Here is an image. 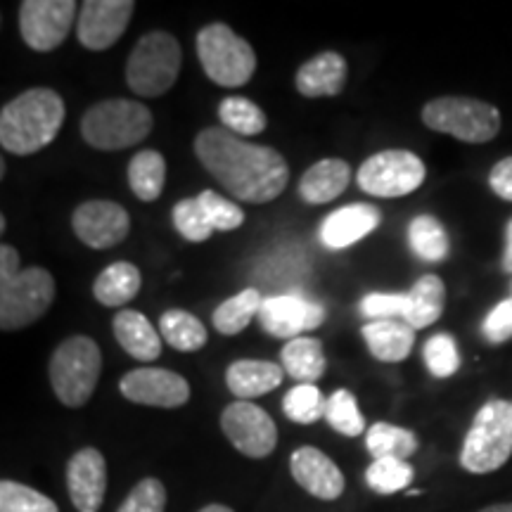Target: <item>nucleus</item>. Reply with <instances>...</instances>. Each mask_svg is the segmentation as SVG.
Returning <instances> with one entry per match:
<instances>
[{"label": "nucleus", "instance_id": "16", "mask_svg": "<svg viewBox=\"0 0 512 512\" xmlns=\"http://www.w3.org/2000/svg\"><path fill=\"white\" fill-rule=\"evenodd\" d=\"M256 318L271 337L297 339L302 332L316 330L325 323V309L299 294H278L264 299Z\"/></svg>", "mask_w": 512, "mask_h": 512}, {"label": "nucleus", "instance_id": "33", "mask_svg": "<svg viewBox=\"0 0 512 512\" xmlns=\"http://www.w3.org/2000/svg\"><path fill=\"white\" fill-rule=\"evenodd\" d=\"M408 245H411L413 254L422 261L446 259L448 249H451L446 228L430 214L415 216L411 221V226H408Z\"/></svg>", "mask_w": 512, "mask_h": 512}, {"label": "nucleus", "instance_id": "37", "mask_svg": "<svg viewBox=\"0 0 512 512\" xmlns=\"http://www.w3.org/2000/svg\"><path fill=\"white\" fill-rule=\"evenodd\" d=\"M0 512H60L53 498L27 484L3 479L0 482Z\"/></svg>", "mask_w": 512, "mask_h": 512}, {"label": "nucleus", "instance_id": "11", "mask_svg": "<svg viewBox=\"0 0 512 512\" xmlns=\"http://www.w3.org/2000/svg\"><path fill=\"white\" fill-rule=\"evenodd\" d=\"M79 5L74 0H24L19 5V31L36 53H50L67 41Z\"/></svg>", "mask_w": 512, "mask_h": 512}, {"label": "nucleus", "instance_id": "39", "mask_svg": "<svg viewBox=\"0 0 512 512\" xmlns=\"http://www.w3.org/2000/svg\"><path fill=\"white\" fill-rule=\"evenodd\" d=\"M197 202H200L204 216H207V221L214 230H223V233H226V230H238L242 223H245V211H242L235 202L221 197L219 192L204 190L200 192V197H197Z\"/></svg>", "mask_w": 512, "mask_h": 512}, {"label": "nucleus", "instance_id": "1", "mask_svg": "<svg viewBox=\"0 0 512 512\" xmlns=\"http://www.w3.org/2000/svg\"><path fill=\"white\" fill-rule=\"evenodd\" d=\"M195 155L230 195L249 204L275 200L290 181V166L280 152L247 143L223 126L204 128L195 138Z\"/></svg>", "mask_w": 512, "mask_h": 512}, {"label": "nucleus", "instance_id": "48", "mask_svg": "<svg viewBox=\"0 0 512 512\" xmlns=\"http://www.w3.org/2000/svg\"><path fill=\"white\" fill-rule=\"evenodd\" d=\"M422 491L420 489H408V496H420Z\"/></svg>", "mask_w": 512, "mask_h": 512}, {"label": "nucleus", "instance_id": "20", "mask_svg": "<svg viewBox=\"0 0 512 512\" xmlns=\"http://www.w3.org/2000/svg\"><path fill=\"white\" fill-rule=\"evenodd\" d=\"M347 60L335 50H325L299 67L294 86L304 98H335L347 86Z\"/></svg>", "mask_w": 512, "mask_h": 512}, {"label": "nucleus", "instance_id": "27", "mask_svg": "<svg viewBox=\"0 0 512 512\" xmlns=\"http://www.w3.org/2000/svg\"><path fill=\"white\" fill-rule=\"evenodd\" d=\"M408 302H411V306H408L406 323L413 330L430 328V325L437 323L446 306V287L439 275H422L408 292Z\"/></svg>", "mask_w": 512, "mask_h": 512}, {"label": "nucleus", "instance_id": "43", "mask_svg": "<svg viewBox=\"0 0 512 512\" xmlns=\"http://www.w3.org/2000/svg\"><path fill=\"white\" fill-rule=\"evenodd\" d=\"M482 332L489 344H503L512 339V299H503L486 316Z\"/></svg>", "mask_w": 512, "mask_h": 512}, {"label": "nucleus", "instance_id": "22", "mask_svg": "<svg viewBox=\"0 0 512 512\" xmlns=\"http://www.w3.org/2000/svg\"><path fill=\"white\" fill-rule=\"evenodd\" d=\"M283 377V366L271 361H254V358H240L226 370V384L230 394L238 396V401H252L256 396L273 392L283 384Z\"/></svg>", "mask_w": 512, "mask_h": 512}, {"label": "nucleus", "instance_id": "29", "mask_svg": "<svg viewBox=\"0 0 512 512\" xmlns=\"http://www.w3.org/2000/svg\"><path fill=\"white\" fill-rule=\"evenodd\" d=\"M159 332H162L164 342L183 354L190 351H200L207 344V328L197 316L183 309H169L159 318Z\"/></svg>", "mask_w": 512, "mask_h": 512}, {"label": "nucleus", "instance_id": "25", "mask_svg": "<svg viewBox=\"0 0 512 512\" xmlns=\"http://www.w3.org/2000/svg\"><path fill=\"white\" fill-rule=\"evenodd\" d=\"M280 361L287 375H292L299 384H316L328 368L323 342L316 337L290 339L280 351Z\"/></svg>", "mask_w": 512, "mask_h": 512}, {"label": "nucleus", "instance_id": "9", "mask_svg": "<svg viewBox=\"0 0 512 512\" xmlns=\"http://www.w3.org/2000/svg\"><path fill=\"white\" fill-rule=\"evenodd\" d=\"M197 57L216 86L238 88L256 72V53L228 24H207L197 34Z\"/></svg>", "mask_w": 512, "mask_h": 512}, {"label": "nucleus", "instance_id": "34", "mask_svg": "<svg viewBox=\"0 0 512 512\" xmlns=\"http://www.w3.org/2000/svg\"><path fill=\"white\" fill-rule=\"evenodd\" d=\"M413 477H415L413 465L408 463V460H399V458L373 460L366 470V484L380 496L406 491L408 486L413 484Z\"/></svg>", "mask_w": 512, "mask_h": 512}, {"label": "nucleus", "instance_id": "21", "mask_svg": "<svg viewBox=\"0 0 512 512\" xmlns=\"http://www.w3.org/2000/svg\"><path fill=\"white\" fill-rule=\"evenodd\" d=\"M114 337L128 356L140 363H152L162 356V335L140 311L124 309L114 316Z\"/></svg>", "mask_w": 512, "mask_h": 512}, {"label": "nucleus", "instance_id": "10", "mask_svg": "<svg viewBox=\"0 0 512 512\" xmlns=\"http://www.w3.org/2000/svg\"><path fill=\"white\" fill-rule=\"evenodd\" d=\"M427 169L418 155L408 150H382L368 157L356 174V183L370 197L411 195L425 183Z\"/></svg>", "mask_w": 512, "mask_h": 512}, {"label": "nucleus", "instance_id": "36", "mask_svg": "<svg viewBox=\"0 0 512 512\" xmlns=\"http://www.w3.org/2000/svg\"><path fill=\"white\" fill-rule=\"evenodd\" d=\"M325 420L332 430L344 434V437H358L366 430V418H363L361 408H358L356 396L349 389H337L328 399V411Z\"/></svg>", "mask_w": 512, "mask_h": 512}, {"label": "nucleus", "instance_id": "31", "mask_svg": "<svg viewBox=\"0 0 512 512\" xmlns=\"http://www.w3.org/2000/svg\"><path fill=\"white\" fill-rule=\"evenodd\" d=\"M261 304H264V299H261L259 290L247 287V290L235 294V297L226 299V302L214 311V316H211V320H214V328L219 330L221 335H228V337L240 335V332L252 323L254 316H259Z\"/></svg>", "mask_w": 512, "mask_h": 512}, {"label": "nucleus", "instance_id": "41", "mask_svg": "<svg viewBox=\"0 0 512 512\" xmlns=\"http://www.w3.org/2000/svg\"><path fill=\"white\" fill-rule=\"evenodd\" d=\"M408 306H411V302H408V292H373L368 294V297H363L358 311H361V316H366L368 320H406Z\"/></svg>", "mask_w": 512, "mask_h": 512}, {"label": "nucleus", "instance_id": "6", "mask_svg": "<svg viewBox=\"0 0 512 512\" xmlns=\"http://www.w3.org/2000/svg\"><path fill=\"white\" fill-rule=\"evenodd\" d=\"M102 373V354L98 342L86 335L64 339L50 358V384L60 403L81 408L91 399Z\"/></svg>", "mask_w": 512, "mask_h": 512}, {"label": "nucleus", "instance_id": "42", "mask_svg": "<svg viewBox=\"0 0 512 512\" xmlns=\"http://www.w3.org/2000/svg\"><path fill=\"white\" fill-rule=\"evenodd\" d=\"M166 510V489L155 477L140 479L133 486L126 501L119 505L117 512H164Z\"/></svg>", "mask_w": 512, "mask_h": 512}, {"label": "nucleus", "instance_id": "19", "mask_svg": "<svg viewBox=\"0 0 512 512\" xmlns=\"http://www.w3.org/2000/svg\"><path fill=\"white\" fill-rule=\"evenodd\" d=\"M380 221V209L373 204H347L320 223V242L330 249H347L373 233Z\"/></svg>", "mask_w": 512, "mask_h": 512}, {"label": "nucleus", "instance_id": "28", "mask_svg": "<svg viewBox=\"0 0 512 512\" xmlns=\"http://www.w3.org/2000/svg\"><path fill=\"white\" fill-rule=\"evenodd\" d=\"M166 183V159L157 150H140L128 162V185L143 202H155Z\"/></svg>", "mask_w": 512, "mask_h": 512}, {"label": "nucleus", "instance_id": "44", "mask_svg": "<svg viewBox=\"0 0 512 512\" xmlns=\"http://www.w3.org/2000/svg\"><path fill=\"white\" fill-rule=\"evenodd\" d=\"M489 185L498 197L505 202H512V157H505L496 162L489 174Z\"/></svg>", "mask_w": 512, "mask_h": 512}, {"label": "nucleus", "instance_id": "3", "mask_svg": "<svg viewBox=\"0 0 512 512\" xmlns=\"http://www.w3.org/2000/svg\"><path fill=\"white\" fill-rule=\"evenodd\" d=\"M55 299V280L46 268H19V252L0 247V328L15 332L36 323Z\"/></svg>", "mask_w": 512, "mask_h": 512}, {"label": "nucleus", "instance_id": "8", "mask_svg": "<svg viewBox=\"0 0 512 512\" xmlns=\"http://www.w3.org/2000/svg\"><path fill=\"white\" fill-rule=\"evenodd\" d=\"M422 124L460 143H489L501 133V112L491 102L463 95H446L422 107Z\"/></svg>", "mask_w": 512, "mask_h": 512}, {"label": "nucleus", "instance_id": "40", "mask_svg": "<svg viewBox=\"0 0 512 512\" xmlns=\"http://www.w3.org/2000/svg\"><path fill=\"white\" fill-rule=\"evenodd\" d=\"M174 228L190 242H207L214 233L211 223L204 216V211L197 202V197H188V200L176 202L174 207Z\"/></svg>", "mask_w": 512, "mask_h": 512}, {"label": "nucleus", "instance_id": "32", "mask_svg": "<svg viewBox=\"0 0 512 512\" xmlns=\"http://www.w3.org/2000/svg\"><path fill=\"white\" fill-rule=\"evenodd\" d=\"M219 119L223 128L240 138H252L266 131V114L256 102L249 98H240V95H228L219 105Z\"/></svg>", "mask_w": 512, "mask_h": 512}, {"label": "nucleus", "instance_id": "14", "mask_svg": "<svg viewBox=\"0 0 512 512\" xmlns=\"http://www.w3.org/2000/svg\"><path fill=\"white\" fill-rule=\"evenodd\" d=\"M133 10H136V3L131 0H88L83 3L79 22H76L79 43L95 53L112 48L124 36Z\"/></svg>", "mask_w": 512, "mask_h": 512}, {"label": "nucleus", "instance_id": "5", "mask_svg": "<svg viewBox=\"0 0 512 512\" xmlns=\"http://www.w3.org/2000/svg\"><path fill=\"white\" fill-rule=\"evenodd\" d=\"M155 119L143 102L112 98L93 105L81 119V136L95 150H124L150 136Z\"/></svg>", "mask_w": 512, "mask_h": 512}, {"label": "nucleus", "instance_id": "12", "mask_svg": "<svg viewBox=\"0 0 512 512\" xmlns=\"http://www.w3.org/2000/svg\"><path fill=\"white\" fill-rule=\"evenodd\" d=\"M221 430L242 456L266 458L278 444V427L264 408L252 401H235L221 415Z\"/></svg>", "mask_w": 512, "mask_h": 512}, {"label": "nucleus", "instance_id": "49", "mask_svg": "<svg viewBox=\"0 0 512 512\" xmlns=\"http://www.w3.org/2000/svg\"><path fill=\"white\" fill-rule=\"evenodd\" d=\"M510 299H512V297H510Z\"/></svg>", "mask_w": 512, "mask_h": 512}, {"label": "nucleus", "instance_id": "17", "mask_svg": "<svg viewBox=\"0 0 512 512\" xmlns=\"http://www.w3.org/2000/svg\"><path fill=\"white\" fill-rule=\"evenodd\" d=\"M67 489L79 512H100L107 491V463L98 448L86 446L67 463Z\"/></svg>", "mask_w": 512, "mask_h": 512}, {"label": "nucleus", "instance_id": "26", "mask_svg": "<svg viewBox=\"0 0 512 512\" xmlns=\"http://www.w3.org/2000/svg\"><path fill=\"white\" fill-rule=\"evenodd\" d=\"M140 285H143V275H140L138 266L128 264V261H114L95 278L93 294L102 306L119 309V306L136 299Z\"/></svg>", "mask_w": 512, "mask_h": 512}, {"label": "nucleus", "instance_id": "46", "mask_svg": "<svg viewBox=\"0 0 512 512\" xmlns=\"http://www.w3.org/2000/svg\"><path fill=\"white\" fill-rule=\"evenodd\" d=\"M479 512H512V503H496V505H489V508H484Z\"/></svg>", "mask_w": 512, "mask_h": 512}, {"label": "nucleus", "instance_id": "24", "mask_svg": "<svg viewBox=\"0 0 512 512\" xmlns=\"http://www.w3.org/2000/svg\"><path fill=\"white\" fill-rule=\"evenodd\" d=\"M351 181V166L344 159H320L299 181V197L306 204H325L347 190Z\"/></svg>", "mask_w": 512, "mask_h": 512}, {"label": "nucleus", "instance_id": "30", "mask_svg": "<svg viewBox=\"0 0 512 512\" xmlns=\"http://www.w3.org/2000/svg\"><path fill=\"white\" fill-rule=\"evenodd\" d=\"M366 448L373 460H408L418 451V437L411 430H406V427L389 425V422H375L366 432Z\"/></svg>", "mask_w": 512, "mask_h": 512}, {"label": "nucleus", "instance_id": "45", "mask_svg": "<svg viewBox=\"0 0 512 512\" xmlns=\"http://www.w3.org/2000/svg\"><path fill=\"white\" fill-rule=\"evenodd\" d=\"M503 271L512 273V219L505 228V252H503Z\"/></svg>", "mask_w": 512, "mask_h": 512}, {"label": "nucleus", "instance_id": "18", "mask_svg": "<svg viewBox=\"0 0 512 512\" xmlns=\"http://www.w3.org/2000/svg\"><path fill=\"white\" fill-rule=\"evenodd\" d=\"M290 472L294 482L320 501H337L347 486L342 470L332 463V458L313 446H302L292 453Z\"/></svg>", "mask_w": 512, "mask_h": 512}, {"label": "nucleus", "instance_id": "35", "mask_svg": "<svg viewBox=\"0 0 512 512\" xmlns=\"http://www.w3.org/2000/svg\"><path fill=\"white\" fill-rule=\"evenodd\" d=\"M283 411L297 425H313V422L325 418L328 399H325L316 384H297V387H292L285 394Z\"/></svg>", "mask_w": 512, "mask_h": 512}, {"label": "nucleus", "instance_id": "13", "mask_svg": "<svg viewBox=\"0 0 512 512\" xmlns=\"http://www.w3.org/2000/svg\"><path fill=\"white\" fill-rule=\"evenodd\" d=\"M72 230L91 249H112L128 238L131 219L117 202L91 200L74 209Z\"/></svg>", "mask_w": 512, "mask_h": 512}, {"label": "nucleus", "instance_id": "23", "mask_svg": "<svg viewBox=\"0 0 512 512\" xmlns=\"http://www.w3.org/2000/svg\"><path fill=\"white\" fill-rule=\"evenodd\" d=\"M361 332L370 354L382 363H399L413 351L415 330L406 320H370Z\"/></svg>", "mask_w": 512, "mask_h": 512}, {"label": "nucleus", "instance_id": "7", "mask_svg": "<svg viewBox=\"0 0 512 512\" xmlns=\"http://www.w3.org/2000/svg\"><path fill=\"white\" fill-rule=\"evenodd\" d=\"M183 50L166 31H150L133 46L126 62V83L140 98L169 93L181 74Z\"/></svg>", "mask_w": 512, "mask_h": 512}, {"label": "nucleus", "instance_id": "2", "mask_svg": "<svg viewBox=\"0 0 512 512\" xmlns=\"http://www.w3.org/2000/svg\"><path fill=\"white\" fill-rule=\"evenodd\" d=\"M64 124V100L53 88H31L0 110V145L27 157L48 147Z\"/></svg>", "mask_w": 512, "mask_h": 512}, {"label": "nucleus", "instance_id": "4", "mask_svg": "<svg viewBox=\"0 0 512 512\" xmlns=\"http://www.w3.org/2000/svg\"><path fill=\"white\" fill-rule=\"evenodd\" d=\"M512 456V399H491L479 408L460 448V467L472 475L501 470Z\"/></svg>", "mask_w": 512, "mask_h": 512}, {"label": "nucleus", "instance_id": "15", "mask_svg": "<svg viewBox=\"0 0 512 512\" xmlns=\"http://www.w3.org/2000/svg\"><path fill=\"white\" fill-rule=\"evenodd\" d=\"M128 401L155 408H181L190 401V384L183 375L164 368H136L119 382Z\"/></svg>", "mask_w": 512, "mask_h": 512}, {"label": "nucleus", "instance_id": "47", "mask_svg": "<svg viewBox=\"0 0 512 512\" xmlns=\"http://www.w3.org/2000/svg\"><path fill=\"white\" fill-rule=\"evenodd\" d=\"M200 512H233L228 508V505H221V503H211L207 508H202Z\"/></svg>", "mask_w": 512, "mask_h": 512}, {"label": "nucleus", "instance_id": "38", "mask_svg": "<svg viewBox=\"0 0 512 512\" xmlns=\"http://www.w3.org/2000/svg\"><path fill=\"white\" fill-rule=\"evenodd\" d=\"M422 356H425L427 368L434 377H451L456 375L460 368V354L456 347V339H453L448 332H439V335H432L425 342V349H422Z\"/></svg>", "mask_w": 512, "mask_h": 512}]
</instances>
